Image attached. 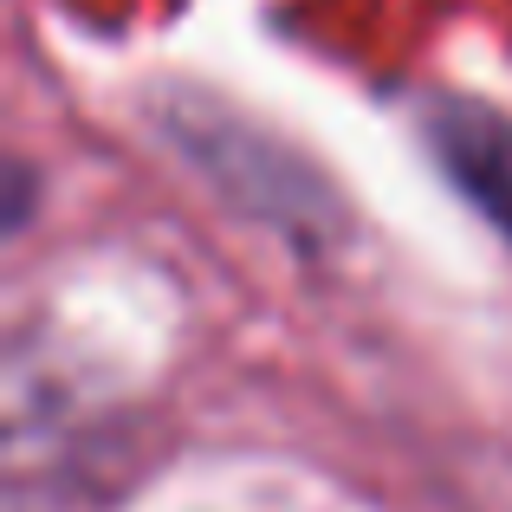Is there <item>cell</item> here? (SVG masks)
<instances>
[{"mask_svg": "<svg viewBox=\"0 0 512 512\" xmlns=\"http://www.w3.org/2000/svg\"><path fill=\"white\" fill-rule=\"evenodd\" d=\"M422 137L448 182L487 214L500 234H512V117L480 98H435L422 117Z\"/></svg>", "mask_w": 512, "mask_h": 512, "instance_id": "obj_1", "label": "cell"}]
</instances>
